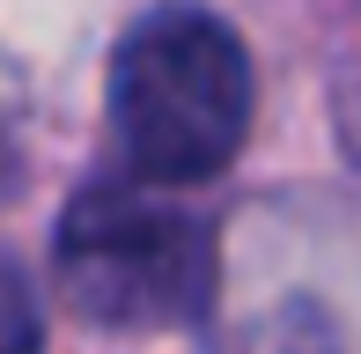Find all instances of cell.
Segmentation results:
<instances>
[{"label":"cell","mask_w":361,"mask_h":354,"mask_svg":"<svg viewBox=\"0 0 361 354\" xmlns=\"http://www.w3.org/2000/svg\"><path fill=\"white\" fill-rule=\"evenodd\" d=\"M251 52L207 8L147 15L111 59V133L155 185H200L251 133Z\"/></svg>","instance_id":"cell-1"},{"label":"cell","mask_w":361,"mask_h":354,"mask_svg":"<svg viewBox=\"0 0 361 354\" xmlns=\"http://www.w3.org/2000/svg\"><path fill=\"white\" fill-rule=\"evenodd\" d=\"M59 288L96 325H185L214 295V229L126 185H89L59 214Z\"/></svg>","instance_id":"cell-2"},{"label":"cell","mask_w":361,"mask_h":354,"mask_svg":"<svg viewBox=\"0 0 361 354\" xmlns=\"http://www.w3.org/2000/svg\"><path fill=\"white\" fill-rule=\"evenodd\" d=\"M0 354H44V310L15 259H0Z\"/></svg>","instance_id":"cell-3"},{"label":"cell","mask_w":361,"mask_h":354,"mask_svg":"<svg viewBox=\"0 0 361 354\" xmlns=\"http://www.w3.org/2000/svg\"><path fill=\"white\" fill-rule=\"evenodd\" d=\"M15 170V148H8V133H0V177H8Z\"/></svg>","instance_id":"cell-4"}]
</instances>
